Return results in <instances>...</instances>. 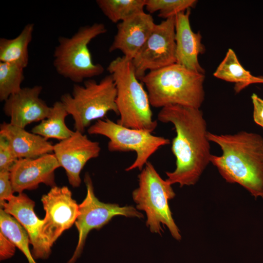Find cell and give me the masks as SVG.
Returning <instances> with one entry per match:
<instances>
[{
	"mask_svg": "<svg viewBox=\"0 0 263 263\" xmlns=\"http://www.w3.org/2000/svg\"><path fill=\"white\" fill-rule=\"evenodd\" d=\"M0 205L5 212L14 217L26 230L32 245V255L36 259H46L51 247L43 239L41 228L43 223L34 211L35 202L23 192L13 195Z\"/></svg>",
	"mask_w": 263,
	"mask_h": 263,
	"instance_id": "5bb4252c",
	"label": "cell"
},
{
	"mask_svg": "<svg viewBox=\"0 0 263 263\" xmlns=\"http://www.w3.org/2000/svg\"><path fill=\"white\" fill-rule=\"evenodd\" d=\"M100 151L99 142L76 131L69 138L54 145L53 149L60 167L65 170L69 183L74 188L80 186V174L86 164L97 158Z\"/></svg>",
	"mask_w": 263,
	"mask_h": 263,
	"instance_id": "7c38bea8",
	"label": "cell"
},
{
	"mask_svg": "<svg viewBox=\"0 0 263 263\" xmlns=\"http://www.w3.org/2000/svg\"><path fill=\"white\" fill-rule=\"evenodd\" d=\"M41 201L45 211L41 228L42 236L52 247L62 233L75 223L78 214V205L66 186H54Z\"/></svg>",
	"mask_w": 263,
	"mask_h": 263,
	"instance_id": "8fae6325",
	"label": "cell"
},
{
	"mask_svg": "<svg viewBox=\"0 0 263 263\" xmlns=\"http://www.w3.org/2000/svg\"><path fill=\"white\" fill-rule=\"evenodd\" d=\"M84 85L74 84L72 94H63L60 101L74 120L75 131L83 133L92 121L103 118L109 112L118 115L116 88L112 76L100 82L88 79Z\"/></svg>",
	"mask_w": 263,
	"mask_h": 263,
	"instance_id": "8992f818",
	"label": "cell"
},
{
	"mask_svg": "<svg viewBox=\"0 0 263 263\" xmlns=\"http://www.w3.org/2000/svg\"><path fill=\"white\" fill-rule=\"evenodd\" d=\"M24 69L15 64L0 62V100L5 101L17 93L21 87L24 76Z\"/></svg>",
	"mask_w": 263,
	"mask_h": 263,
	"instance_id": "cb8c5ba5",
	"label": "cell"
},
{
	"mask_svg": "<svg viewBox=\"0 0 263 263\" xmlns=\"http://www.w3.org/2000/svg\"><path fill=\"white\" fill-rule=\"evenodd\" d=\"M42 90L40 85L22 88L4 101L3 111L10 117L11 124L25 129L28 125L48 117L51 107L39 97Z\"/></svg>",
	"mask_w": 263,
	"mask_h": 263,
	"instance_id": "9a60e30c",
	"label": "cell"
},
{
	"mask_svg": "<svg viewBox=\"0 0 263 263\" xmlns=\"http://www.w3.org/2000/svg\"><path fill=\"white\" fill-rule=\"evenodd\" d=\"M87 132L89 134L108 138V149L111 152H135V160L126 169L127 171L136 169L141 170L154 153L170 144L168 138L154 135L147 131L123 126L109 118L96 120Z\"/></svg>",
	"mask_w": 263,
	"mask_h": 263,
	"instance_id": "ba28073f",
	"label": "cell"
},
{
	"mask_svg": "<svg viewBox=\"0 0 263 263\" xmlns=\"http://www.w3.org/2000/svg\"><path fill=\"white\" fill-rule=\"evenodd\" d=\"M107 70L114 80L116 90V104L123 126L152 132L157 121L152 117L148 93L136 77L132 60L124 56L112 60Z\"/></svg>",
	"mask_w": 263,
	"mask_h": 263,
	"instance_id": "277c9868",
	"label": "cell"
},
{
	"mask_svg": "<svg viewBox=\"0 0 263 263\" xmlns=\"http://www.w3.org/2000/svg\"><path fill=\"white\" fill-rule=\"evenodd\" d=\"M18 159L8 140L0 134V170L10 171Z\"/></svg>",
	"mask_w": 263,
	"mask_h": 263,
	"instance_id": "484cf974",
	"label": "cell"
},
{
	"mask_svg": "<svg viewBox=\"0 0 263 263\" xmlns=\"http://www.w3.org/2000/svg\"><path fill=\"white\" fill-rule=\"evenodd\" d=\"M34 24L24 26L16 38H0V62L17 65L23 69L29 62L28 47L33 38Z\"/></svg>",
	"mask_w": 263,
	"mask_h": 263,
	"instance_id": "d6986e66",
	"label": "cell"
},
{
	"mask_svg": "<svg viewBox=\"0 0 263 263\" xmlns=\"http://www.w3.org/2000/svg\"><path fill=\"white\" fill-rule=\"evenodd\" d=\"M86 195L78 205V214L75 222L78 232V239L75 250L67 263H75L81 255L86 239L90 231L99 229L108 223L115 216L143 218L144 215L132 206L121 207L116 204L105 203L95 196L91 176L88 172L84 179Z\"/></svg>",
	"mask_w": 263,
	"mask_h": 263,
	"instance_id": "9c48e42d",
	"label": "cell"
},
{
	"mask_svg": "<svg viewBox=\"0 0 263 263\" xmlns=\"http://www.w3.org/2000/svg\"><path fill=\"white\" fill-rule=\"evenodd\" d=\"M175 16L155 24L145 43L132 62L140 80L147 71L176 63Z\"/></svg>",
	"mask_w": 263,
	"mask_h": 263,
	"instance_id": "30bf717a",
	"label": "cell"
},
{
	"mask_svg": "<svg viewBox=\"0 0 263 263\" xmlns=\"http://www.w3.org/2000/svg\"><path fill=\"white\" fill-rule=\"evenodd\" d=\"M0 134L8 140L18 159H34L53 152L54 145L47 139L10 123L0 124Z\"/></svg>",
	"mask_w": 263,
	"mask_h": 263,
	"instance_id": "ac0fdd59",
	"label": "cell"
},
{
	"mask_svg": "<svg viewBox=\"0 0 263 263\" xmlns=\"http://www.w3.org/2000/svg\"><path fill=\"white\" fill-rule=\"evenodd\" d=\"M68 115L62 102L56 101L51 107L48 117L33 127L32 132L47 140L53 138L60 141L66 139L75 132L66 125L65 118Z\"/></svg>",
	"mask_w": 263,
	"mask_h": 263,
	"instance_id": "44dd1931",
	"label": "cell"
},
{
	"mask_svg": "<svg viewBox=\"0 0 263 263\" xmlns=\"http://www.w3.org/2000/svg\"><path fill=\"white\" fill-rule=\"evenodd\" d=\"M96 3L103 14L113 23L145 12V0H97Z\"/></svg>",
	"mask_w": 263,
	"mask_h": 263,
	"instance_id": "603a6c76",
	"label": "cell"
},
{
	"mask_svg": "<svg viewBox=\"0 0 263 263\" xmlns=\"http://www.w3.org/2000/svg\"><path fill=\"white\" fill-rule=\"evenodd\" d=\"M14 193L10 171L0 170V204L9 199Z\"/></svg>",
	"mask_w": 263,
	"mask_h": 263,
	"instance_id": "4316f807",
	"label": "cell"
},
{
	"mask_svg": "<svg viewBox=\"0 0 263 263\" xmlns=\"http://www.w3.org/2000/svg\"><path fill=\"white\" fill-rule=\"evenodd\" d=\"M155 23L150 14H136L117 25V32L109 51L120 50L132 60L150 35Z\"/></svg>",
	"mask_w": 263,
	"mask_h": 263,
	"instance_id": "2e32d148",
	"label": "cell"
},
{
	"mask_svg": "<svg viewBox=\"0 0 263 263\" xmlns=\"http://www.w3.org/2000/svg\"><path fill=\"white\" fill-rule=\"evenodd\" d=\"M0 232L8 238L26 257L28 263H37L29 249L30 241L28 233L12 215L0 209Z\"/></svg>",
	"mask_w": 263,
	"mask_h": 263,
	"instance_id": "7402d4cb",
	"label": "cell"
},
{
	"mask_svg": "<svg viewBox=\"0 0 263 263\" xmlns=\"http://www.w3.org/2000/svg\"><path fill=\"white\" fill-rule=\"evenodd\" d=\"M251 100L253 106L254 121L263 129V99L257 94H253Z\"/></svg>",
	"mask_w": 263,
	"mask_h": 263,
	"instance_id": "f1b7e54d",
	"label": "cell"
},
{
	"mask_svg": "<svg viewBox=\"0 0 263 263\" xmlns=\"http://www.w3.org/2000/svg\"><path fill=\"white\" fill-rule=\"evenodd\" d=\"M213 75L223 80L235 83L234 90L237 93L250 84L263 83V77L254 76L245 70L239 62L235 52L230 48Z\"/></svg>",
	"mask_w": 263,
	"mask_h": 263,
	"instance_id": "ffe728a7",
	"label": "cell"
},
{
	"mask_svg": "<svg viewBox=\"0 0 263 263\" xmlns=\"http://www.w3.org/2000/svg\"><path fill=\"white\" fill-rule=\"evenodd\" d=\"M207 137L222 150L220 156L211 155L210 163L223 179L242 186L255 198L263 199V137L240 131L225 134L208 132Z\"/></svg>",
	"mask_w": 263,
	"mask_h": 263,
	"instance_id": "7a4b0ae2",
	"label": "cell"
},
{
	"mask_svg": "<svg viewBox=\"0 0 263 263\" xmlns=\"http://www.w3.org/2000/svg\"><path fill=\"white\" fill-rule=\"evenodd\" d=\"M196 0H145V8L150 14L159 12L158 16L167 19L193 8Z\"/></svg>",
	"mask_w": 263,
	"mask_h": 263,
	"instance_id": "d4e9b609",
	"label": "cell"
},
{
	"mask_svg": "<svg viewBox=\"0 0 263 263\" xmlns=\"http://www.w3.org/2000/svg\"><path fill=\"white\" fill-rule=\"evenodd\" d=\"M107 31L104 24L94 23L80 27L71 37H59L53 54V66L56 72L75 84L102 74L104 68L94 63L88 45Z\"/></svg>",
	"mask_w": 263,
	"mask_h": 263,
	"instance_id": "5b68a950",
	"label": "cell"
},
{
	"mask_svg": "<svg viewBox=\"0 0 263 263\" xmlns=\"http://www.w3.org/2000/svg\"><path fill=\"white\" fill-rule=\"evenodd\" d=\"M190 9L175 16L176 63L192 71L205 74L198 56L205 48L200 32H194L190 26Z\"/></svg>",
	"mask_w": 263,
	"mask_h": 263,
	"instance_id": "e0dca14e",
	"label": "cell"
},
{
	"mask_svg": "<svg viewBox=\"0 0 263 263\" xmlns=\"http://www.w3.org/2000/svg\"><path fill=\"white\" fill-rule=\"evenodd\" d=\"M157 119L172 124L176 133L171 145L176 168L166 172V180L180 187L194 185L210 162L212 155L203 112L200 109L169 105L161 108Z\"/></svg>",
	"mask_w": 263,
	"mask_h": 263,
	"instance_id": "6da1fadb",
	"label": "cell"
},
{
	"mask_svg": "<svg viewBox=\"0 0 263 263\" xmlns=\"http://www.w3.org/2000/svg\"><path fill=\"white\" fill-rule=\"evenodd\" d=\"M138 187L132 192L136 209L147 215L146 225L152 233L161 235V224L166 225L175 239L181 235L169 205V201L175 196L170 184L163 179L153 165L148 161L138 176Z\"/></svg>",
	"mask_w": 263,
	"mask_h": 263,
	"instance_id": "52a82bcc",
	"label": "cell"
},
{
	"mask_svg": "<svg viewBox=\"0 0 263 263\" xmlns=\"http://www.w3.org/2000/svg\"><path fill=\"white\" fill-rule=\"evenodd\" d=\"M16 247L14 244L0 232V260L12 258L15 253Z\"/></svg>",
	"mask_w": 263,
	"mask_h": 263,
	"instance_id": "83f0119b",
	"label": "cell"
},
{
	"mask_svg": "<svg viewBox=\"0 0 263 263\" xmlns=\"http://www.w3.org/2000/svg\"><path fill=\"white\" fill-rule=\"evenodd\" d=\"M60 165L54 154L34 159H18L10 170L14 192L37 188L40 184L56 186L55 171Z\"/></svg>",
	"mask_w": 263,
	"mask_h": 263,
	"instance_id": "4fadbf2b",
	"label": "cell"
},
{
	"mask_svg": "<svg viewBox=\"0 0 263 263\" xmlns=\"http://www.w3.org/2000/svg\"><path fill=\"white\" fill-rule=\"evenodd\" d=\"M205 74L174 63L150 71L140 80L147 89L151 106L180 105L200 109L204 99Z\"/></svg>",
	"mask_w": 263,
	"mask_h": 263,
	"instance_id": "3957f363",
	"label": "cell"
}]
</instances>
